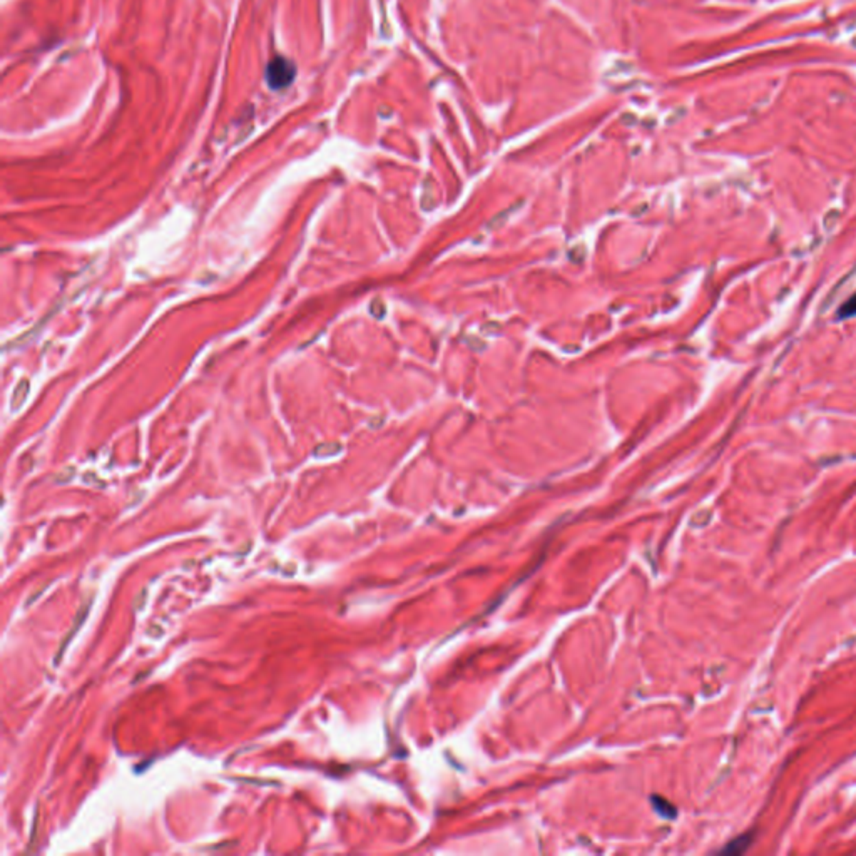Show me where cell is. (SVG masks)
<instances>
[{
  "instance_id": "cell-4",
  "label": "cell",
  "mask_w": 856,
  "mask_h": 856,
  "mask_svg": "<svg viewBox=\"0 0 856 856\" xmlns=\"http://www.w3.org/2000/svg\"><path fill=\"white\" fill-rule=\"evenodd\" d=\"M341 447L338 443H321L314 449V455L317 457H330V455H334L340 452Z\"/></svg>"
},
{
  "instance_id": "cell-5",
  "label": "cell",
  "mask_w": 856,
  "mask_h": 856,
  "mask_svg": "<svg viewBox=\"0 0 856 856\" xmlns=\"http://www.w3.org/2000/svg\"><path fill=\"white\" fill-rule=\"evenodd\" d=\"M838 314H839V317H843V318L853 317V314H856V297H853L851 299H848L846 305L842 306V310L838 311Z\"/></svg>"
},
{
  "instance_id": "cell-2",
  "label": "cell",
  "mask_w": 856,
  "mask_h": 856,
  "mask_svg": "<svg viewBox=\"0 0 856 856\" xmlns=\"http://www.w3.org/2000/svg\"><path fill=\"white\" fill-rule=\"evenodd\" d=\"M751 842H753V835H749V833H748V835L739 836V838L733 839V842H731V843H727V846L725 848V850H723V853H726V855H741V853H745V851L749 848Z\"/></svg>"
},
{
  "instance_id": "cell-1",
  "label": "cell",
  "mask_w": 856,
  "mask_h": 856,
  "mask_svg": "<svg viewBox=\"0 0 856 856\" xmlns=\"http://www.w3.org/2000/svg\"><path fill=\"white\" fill-rule=\"evenodd\" d=\"M297 67L285 57H276L268 64L266 81L273 89H285L295 81Z\"/></svg>"
},
{
  "instance_id": "cell-3",
  "label": "cell",
  "mask_w": 856,
  "mask_h": 856,
  "mask_svg": "<svg viewBox=\"0 0 856 856\" xmlns=\"http://www.w3.org/2000/svg\"><path fill=\"white\" fill-rule=\"evenodd\" d=\"M29 388H30V385L27 380H21L17 383V387H15V390H14L12 402H10V408H12L14 411L19 410V408L24 405V402L27 400V395H29Z\"/></svg>"
}]
</instances>
